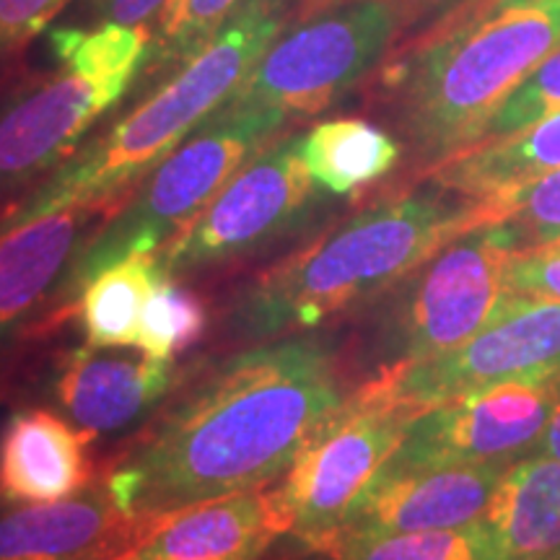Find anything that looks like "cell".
Instances as JSON below:
<instances>
[{
  "label": "cell",
  "mask_w": 560,
  "mask_h": 560,
  "mask_svg": "<svg viewBox=\"0 0 560 560\" xmlns=\"http://www.w3.org/2000/svg\"><path fill=\"white\" fill-rule=\"evenodd\" d=\"M179 369L164 402L100 472L132 516L268 488L346 400L340 355L317 335L231 348Z\"/></svg>",
  "instance_id": "obj_1"
},
{
  "label": "cell",
  "mask_w": 560,
  "mask_h": 560,
  "mask_svg": "<svg viewBox=\"0 0 560 560\" xmlns=\"http://www.w3.org/2000/svg\"><path fill=\"white\" fill-rule=\"evenodd\" d=\"M482 223V200L431 179L392 185L236 285L210 317L215 346L291 338L361 312L446 242Z\"/></svg>",
  "instance_id": "obj_2"
},
{
  "label": "cell",
  "mask_w": 560,
  "mask_h": 560,
  "mask_svg": "<svg viewBox=\"0 0 560 560\" xmlns=\"http://www.w3.org/2000/svg\"><path fill=\"white\" fill-rule=\"evenodd\" d=\"M560 47V0H459L374 73L371 109L425 179L480 143L495 109Z\"/></svg>",
  "instance_id": "obj_3"
},
{
  "label": "cell",
  "mask_w": 560,
  "mask_h": 560,
  "mask_svg": "<svg viewBox=\"0 0 560 560\" xmlns=\"http://www.w3.org/2000/svg\"><path fill=\"white\" fill-rule=\"evenodd\" d=\"M301 3L242 0L177 73L149 94L120 104L0 223L32 221L79 206H117L140 177L231 100Z\"/></svg>",
  "instance_id": "obj_4"
},
{
  "label": "cell",
  "mask_w": 560,
  "mask_h": 560,
  "mask_svg": "<svg viewBox=\"0 0 560 560\" xmlns=\"http://www.w3.org/2000/svg\"><path fill=\"white\" fill-rule=\"evenodd\" d=\"M52 62L0 70V221L120 107L151 45V26L47 30Z\"/></svg>",
  "instance_id": "obj_5"
},
{
  "label": "cell",
  "mask_w": 560,
  "mask_h": 560,
  "mask_svg": "<svg viewBox=\"0 0 560 560\" xmlns=\"http://www.w3.org/2000/svg\"><path fill=\"white\" fill-rule=\"evenodd\" d=\"M291 128L299 125L270 109L234 102L215 109L138 179L81 249L62 289L66 314L73 317L81 291L104 268L170 247L255 153Z\"/></svg>",
  "instance_id": "obj_6"
},
{
  "label": "cell",
  "mask_w": 560,
  "mask_h": 560,
  "mask_svg": "<svg viewBox=\"0 0 560 560\" xmlns=\"http://www.w3.org/2000/svg\"><path fill=\"white\" fill-rule=\"evenodd\" d=\"M516 240L490 221L446 242L361 312L363 355L376 371L436 359L475 338L506 299V265Z\"/></svg>",
  "instance_id": "obj_7"
},
{
  "label": "cell",
  "mask_w": 560,
  "mask_h": 560,
  "mask_svg": "<svg viewBox=\"0 0 560 560\" xmlns=\"http://www.w3.org/2000/svg\"><path fill=\"white\" fill-rule=\"evenodd\" d=\"M412 13L395 0H330L304 9L270 42L229 102L291 125L332 109L402 45Z\"/></svg>",
  "instance_id": "obj_8"
},
{
  "label": "cell",
  "mask_w": 560,
  "mask_h": 560,
  "mask_svg": "<svg viewBox=\"0 0 560 560\" xmlns=\"http://www.w3.org/2000/svg\"><path fill=\"white\" fill-rule=\"evenodd\" d=\"M301 132L291 128L255 153L206 210L159 252L166 278L192 283L240 268L301 240L322 219L330 198L301 156Z\"/></svg>",
  "instance_id": "obj_9"
},
{
  "label": "cell",
  "mask_w": 560,
  "mask_h": 560,
  "mask_svg": "<svg viewBox=\"0 0 560 560\" xmlns=\"http://www.w3.org/2000/svg\"><path fill=\"white\" fill-rule=\"evenodd\" d=\"M416 418L369 376L310 433L278 482L299 550L317 552L338 537Z\"/></svg>",
  "instance_id": "obj_10"
},
{
  "label": "cell",
  "mask_w": 560,
  "mask_h": 560,
  "mask_svg": "<svg viewBox=\"0 0 560 560\" xmlns=\"http://www.w3.org/2000/svg\"><path fill=\"white\" fill-rule=\"evenodd\" d=\"M374 376L416 416L499 384L556 382L560 301L506 293L495 317L459 348L429 361L376 371Z\"/></svg>",
  "instance_id": "obj_11"
},
{
  "label": "cell",
  "mask_w": 560,
  "mask_h": 560,
  "mask_svg": "<svg viewBox=\"0 0 560 560\" xmlns=\"http://www.w3.org/2000/svg\"><path fill=\"white\" fill-rule=\"evenodd\" d=\"M112 210L79 206L0 223V397L70 317L62 310L68 272Z\"/></svg>",
  "instance_id": "obj_12"
},
{
  "label": "cell",
  "mask_w": 560,
  "mask_h": 560,
  "mask_svg": "<svg viewBox=\"0 0 560 560\" xmlns=\"http://www.w3.org/2000/svg\"><path fill=\"white\" fill-rule=\"evenodd\" d=\"M156 361L138 348H62L47 363L24 371L21 380L32 402L45 405L86 433L109 439L143 425L164 402L179 369Z\"/></svg>",
  "instance_id": "obj_13"
},
{
  "label": "cell",
  "mask_w": 560,
  "mask_h": 560,
  "mask_svg": "<svg viewBox=\"0 0 560 560\" xmlns=\"http://www.w3.org/2000/svg\"><path fill=\"white\" fill-rule=\"evenodd\" d=\"M556 382L499 384L418 416L387 467L511 465L535 452L558 405Z\"/></svg>",
  "instance_id": "obj_14"
},
{
  "label": "cell",
  "mask_w": 560,
  "mask_h": 560,
  "mask_svg": "<svg viewBox=\"0 0 560 560\" xmlns=\"http://www.w3.org/2000/svg\"><path fill=\"white\" fill-rule=\"evenodd\" d=\"M509 465L384 467L338 537L322 550L350 540L405 532L459 529L482 522L490 495ZM317 550V552H322Z\"/></svg>",
  "instance_id": "obj_15"
},
{
  "label": "cell",
  "mask_w": 560,
  "mask_h": 560,
  "mask_svg": "<svg viewBox=\"0 0 560 560\" xmlns=\"http://www.w3.org/2000/svg\"><path fill=\"white\" fill-rule=\"evenodd\" d=\"M156 520L128 514L100 472L70 499L0 501V560H109L140 540Z\"/></svg>",
  "instance_id": "obj_16"
},
{
  "label": "cell",
  "mask_w": 560,
  "mask_h": 560,
  "mask_svg": "<svg viewBox=\"0 0 560 560\" xmlns=\"http://www.w3.org/2000/svg\"><path fill=\"white\" fill-rule=\"evenodd\" d=\"M289 527L278 486L255 488L159 516L109 560H260Z\"/></svg>",
  "instance_id": "obj_17"
},
{
  "label": "cell",
  "mask_w": 560,
  "mask_h": 560,
  "mask_svg": "<svg viewBox=\"0 0 560 560\" xmlns=\"http://www.w3.org/2000/svg\"><path fill=\"white\" fill-rule=\"evenodd\" d=\"M91 444L55 410L24 402L0 429V501L52 503L81 493L100 475Z\"/></svg>",
  "instance_id": "obj_18"
},
{
  "label": "cell",
  "mask_w": 560,
  "mask_h": 560,
  "mask_svg": "<svg viewBox=\"0 0 560 560\" xmlns=\"http://www.w3.org/2000/svg\"><path fill=\"white\" fill-rule=\"evenodd\" d=\"M482 524L501 560H542L560 550V462L527 454L503 470Z\"/></svg>",
  "instance_id": "obj_19"
},
{
  "label": "cell",
  "mask_w": 560,
  "mask_h": 560,
  "mask_svg": "<svg viewBox=\"0 0 560 560\" xmlns=\"http://www.w3.org/2000/svg\"><path fill=\"white\" fill-rule=\"evenodd\" d=\"M560 170V109L527 128L488 138L436 166L429 177L444 190L488 200Z\"/></svg>",
  "instance_id": "obj_20"
},
{
  "label": "cell",
  "mask_w": 560,
  "mask_h": 560,
  "mask_svg": "<svg viewBox=\"0 0 560 560\" xmlns=\"http://www.w3.org/2000/svg\"><path fill=\"white\" fill-rule=\"evenodd\" d=\"M301 156L314 182L335 198H350L400 166V140L366 117H332L301 132Z\"/></svg>",
  "instance_id": "obj_21"
},
{
  "label": "cell",
  "mask_w": 560,
  "mask_h": 560,
  "mask_svg": "<svg viewBox=\"0 0 560 560\" xmlns=\"http://www.w3.org/2000/svg\"><path fill=\"white\" fill-rule=\"evenodd\" d=\"M156 255H132L91 278L75 304L83 338L94 348H136L140 317L159 280Z\"/></svg>",
  "instance_id": "obj_22"
},
{
  "label": "cell",
  "mask_w": 560,
  "mask_h": 560,
  "mask_svg": "<svg viewBox=\"0 0 560 560\" xmlns=\"http://www.w3.org/2000/svg\"><path fill=\"white\" fill-rule=\"evenodd\" d=\"M242 0H174L151 26V45L125 102L149 94L185 66Z\"/></svg>",
  "instance_id": "obj_23"
},
{
  "label": "cell",
  "mask_w": 560,
  "mask_h": 560,
  "mask_svg": "<svg viewBox=\"0 0 560 560\" xmlns=\"http://www.w3.org/2000/svg\"><path fill=\"white\" fill-rule=\"evenodd\" d=\"M325 560H501L486 524L459 529L405 532V535L369 537L310 552Z\"/></svg>",
  "instance_id": "obj_24"
},
{
  "label": "cell",
  "mask_w": 560,
  "mask_h": 560,
  "mask_svg": "<svg viewBox=\"0 0 560 560\" xmlns=\"http://www.w3.org/2000/svg\"><path fill=\"white\" fill-rule=\"evenodd\" d=\"M210 327V312L202 296L174 278H161L145 301L136 348L156 361H174L198 346Z\"/></svg>",
  "instance_id": "obj_25"
},
{
  "label": "cell",
  "mask_w": 560,
  "mask_h": 560,
  "mask_svg": "<svg viewBox=\"0 0 560 560\" xmlns=\"http://www.w3.org/2000/svg\"><path fill=\"white\" fill-rule=\"evenodd\" d=\"M486 223L503 221L516 240V249L527 252L560 240V170L527 182L495 198L482 200Z\"/></svg>",
  "instance_id": "obj_26"
},
{
  "label": "cell",
  "mask_w": 560,
  "mask_h": 560,
  "mask_svg": "<svg viewBox=\"0 0 560 560\" xmlns=\"http://www.w3.org/2000/svg\"><path fill=\"white\" fill-rule=\"evenodd\" d=\"M556 109H560V47L503 100L493 120L488 122L482 140L527 128V125L542 120L545 115Z\"/></svg>",
  "instance_id": "obj_27"
},
{
  "label": "cell",
  "mask_w": 560,
  "mask_h": 560,
  "mask_svg": "<svg viewBox=\"0 0 560 560\" xmlns=\"http://www.w3.org/2000/svg\"><path fill=\"white\" fill-rule=\"evenodd\" d=\"M73 0H0V70L30 58L32 45Z\"/></svg>",
  "instance_id": "obj_28"
},
{
  "label": "cell",
  "mask_w": 560,
  "mask_h": 560,
  "mask_svg": "<svg viewBox=\"0 0 560 560\" xmlns=\"http://www.w3.org/2000/svg\"><path fill=\"white\" fill-rule=\"evenodd\" d=\"M174 0H73L52 26L102 30V26H153Z\"/></svg>",
  "instance_id": "obj_29"
},
{
  "label": "cell",
  "mask_w": 560,
  "mask_h": 560,
  "mask_svg": "<svg viewBox=\"0 0 560 560\" xmlns=\"http://www.w3.org/2000/svg\"><path fill=\"white\" fill-rule=\"evenodd\" d=\"M506 291L560 301V240L545 247L516 252L506 265Z\"/></svg>",
  "instance_id": "obj_30"
},
{
  "label": "cell",
  "mask_w": 560,
  "mask_h": 560,
  "mask_svg": "<svg viewBox=\"0 0 560 560\" xmlns=\"http://www.w3.org/2000/svg\"><path fill=\"white\" fill-rule=\"evenodd\" d=\"M532 454H542V457L560 462V400L556 405V410H552L548 425H545L542 436L537 441L535 452Z\"/></svg>",
  "instance_id": "obj_31"
},
{
  "label": "cell",
  "mask_w": 560,
  "mask_h": 560,
  "mask_svg": "<svg viewBox=\"0 0 560 560\" xmlns=\"http://www.w3.org/2000/svg\"><path fill=\"white\" fill-rule=\"evenodd\" d=\"M322 3H330V0H304L299 11L314 9V5H322ZM395 3L405 5V9H408V11L412 13V21H416V19L423 16V13H429V11L433 9V5H450L452 0H395Z\"/></svg>",
  "instance_id": "obj_32"
},
{
  "label": "cell",
  "mask_w": 560,
  "mask_h": 560,
  "mask_svg": "<svg viewBox=\"0 0 560 560\" xmlns=\"http://www.w3.org/2000/svg\"><path fill=\"white\" fill-rule=\"evenodd\" d=\"M542 560H560V550L552 552V556H548V558H542Z\"/></svg>",
  "instance_id": "obj_33"
},
{
  "label": "cell",
  "mask_w": 560,
  "mask_h": 560,
  "mask_svg": "<svg viewBox=\"0 0 560 560\" xmlns=\"http://www.w3.org/2000/svg\"><path fill=\"white\" fill-rule=\"evenodd\" d=\"M556 387H558V397H560V376L556 380Z\"/></svg>",
  "instance_id": "obj_34"
}]
</instances>
